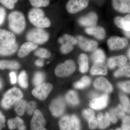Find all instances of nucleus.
<instances>
[{
  "mask_svg": "<svg viewBox=\"0 0 130 130\" xmlns=\"http://www.w3.org/2000/svg\"><path fill=\"white\" fill-rule=\"evenodd\" d=\"M28 18L31 23L38 28H48L51 25V22L45 16L44 12L39 8L31 9L28 13Z\"/></svg>",
  "mask_w": 130,
  "mask_h": 130,
  "instance_id": "f257e3e1",
  "label": "nucleus"
},
{
  "mask_svg": "<svg viewBox=\"0 0 130 130\" xmlns=\"http://www.w3.org/2000/svg\"><path fill=\"white\" fill-rule=\"evenodd\" d=\"M8 25L10 29L16 34L23 31L25 27V18L21 12L14 11L10 13L8 16Z\"/></svg>",
  "mask_w": 130,
  "mask_h": 130,
  "instance_id": "f03ea898",
  "label": "nucleus"
},
{
  "mask_svg": "<svg viewBox=\"0 0 130 130\" xmlns=\"http://www.w3.org/2000/svg\"><path fill=\"white\" fill-rule=\"evenodd\" d=\"M22 92L18 88H13L4 95L1 102V105L5 109L10 108L23 97Z\"/></svg>",
  "mask_w": 130,
  "mask_h": 130,
  "instance_id": "7ed1b4c3",
  "label": "nucleus"
},
{
  "mask_svg": "<svg viewBox=\"0 0 130 130\" xmlns=\"http://www.w3.org/2000/svg\"><path fill=\"white\" fill-rule=\"evenodd\" d=\"M26 38L28 42L36 44H41L45 43L48 40L49 35L43 29L37 27L29 31Z\"/></svg>",
  "mask_w": 130,
  "mask_h": 130,
  "instance_id": "20e7f679",
  "label": "nucleus"
},
{
  "mask_svg": "<svg viewBox=\"0 0 130 130\" xmlns=\"http://www.w3.org/2000/svg\"><path fill=\"white\" fill-rule=\"evenodd\" d=\"M76 69V64L74 61L68 60L58 65L55 68V73L57 76L67 77L72 74Z\"/></svg>",
  "mask_w": 130,
  "mask_h": 130,
  "instance_id": "39448f33",
  "label": "nucleus"
},
{
  "mask_svg": "<svg viewBox=\"0 0 130 130\" xmlns=\"http://www.w3.org/2000/svg\"><path fill=\"white\" fill-rule=\"evenodd\" d=\"M58 41L61 44L60 51L63 54L70 53L73 50V45L77 43L76 38L67 34H65L62 37L60 38Z\"/></svg>",
  "mask_w": 130,
  "mask_h": 130,
  "instance_id": "423d86ee",
  "label": "nucleus"
},
{
  "mask_svg": "<svg viewBox=\"0 0 130 130\" xmlns=\"http://www.w3.org/2000/svg\"><path fill=\"white\" fill-rule=\"evenodd\" d=\"M52 89L53 86L50 84H42L33 89L32 94L38 100L44 101L47 97Z\"/></svg>",
  "mask_w": 130,
  "mask_h": 130,
  "instance_id": "0eeeda50",
  "label": "nucleus"
},
{
  "mask_svg": "<svg viewBox=\"0 0 130 130\" xmlns=\"http://www.w3.org/2000/svg\"><path fill=\"white\" fill-rule=\"evenodd\" d=\"M89 3V0H69L66 8L70 13H76L86 8Z\"/></svg>",
  "mask_w": 130,
  "mask_h": 130,
  "instance_id": "6e6552de",
  "label": "nucleus"
},
{
  "mask_svg": "<svg viewBox=\"0 0 130 130\" xmlns=\"http://www.w3.org/2000/svg\"><path fill=\"white\" fill-rule=\"evenodd\" d=\"M66 104L61 98L55 99L51 102L49 109L53 116L58 117L62 115L64 112Z\"/></svg>",
  "mask_w": 130,
  "mask_h": 130,
  "instance_id": "1a4fd4ad",
  "label": "nucleus"
},
{
  "mask_svg": "<svg viewBox=\"0 0 130 130\" xmlns=\"http://www.w3.org/2000/svg\"><path fill=\"white\" fill-rule=\"evenodd\" d=\"M76 38L79 47L84 51H93L97 48L98 43L95 41L85 38L81 36H77Z\"/></svg>",
  "mask_w": 130,
  "mask_h": 130,
  "instance_id": "9d476101",
  "label": "nucleus"
},
{
  "mask_svg": "<svg viewBox=\"0 0 130 130\" xmlns=\"http://www.w3.org/2000/svg\"><path fill=\"white\" fill-rule=\"evenodd\" d=\"M128 42L125 38L113 36L110 37L107 41L108 47L112 50L122 49L128 45Z\"/></svg>",
  "mask_w": 130,
  "mask_h": 130,
  "instance_id": "9b49d317",
  "label": "nucleus"
},
{
  "mask_svg": "<svg viewBox=\"0 0 130 130\" xmlns=\"http://www.w3.org/2000/svg\"><path fill=\"white\" fill-rule=\"evenodd\" d=\"M45 121L40 110H35L30 122V130H42L44 129Z\"/></svg>",
  "mask_w": 130,
  "mask_h": 130,
  "instance_id": "f8f14e48",
  "label": "nucleus"
},
{
  "mask_svg": "<svg viewBox=\"0 0 130 130\" xmlns=\"http://www.w3.org/2000/svg\"><path fill=\"white\" fill-rule=\"evenodd\" d=\"M98 21L97 14L94 12H90L78 20L79 24L83 26L91 28L95 26Z\"/></svg>",
  "mask_w": 130,
  "mask_h": 130,
  "instance_id": "ddd939ff",
  "label": "nucleus"
},
{
  "mask_svg": "<svg viewBox=\"0 0 130 130\" xmlns=\"http://www.w3.org/2000/svg\"><path fill=\"white\" fill-rule=\"evenodd\" d=\"M16 37L12 32L6 30H0V44L2 46H9L15 43Z\"/></svg>",
  "mask_w": 130,
  "mask_h": 130,
  "instance_id": "4468645a",
  "label": "nucleus"
},
{
  "mask_svg": "<svg viewBox=\"0 0 130 130\" xmlns=\"http://www.w3.org/2000/svg\"><path fill=\"white\" fill-rule=\"evenodd\" d=\"M96 89L107 93H111L113 90L112 86L109 81L105 78L100 77L96 78L93 84Z\"/></svg>",
  "mask_w": 130,
  "mask_h": 130,
  "instance_id": "2eb2a0df",
  "label": "nucleus"
},
{
  "mask_svg": "<svg viewBox=\"0 0 130 130\" xmlns=\"http://www.w3.org/2000/svg\"><path fill=\"white\" fill-rule=\"evenodd\" d=\"M108 95L104 94L98 98H94L90 103L89 105L91 108L96 110H100L106 107L108 101Z\"/></svg>",
  "mask_w": 130,
  "mask_h": 130,
  "instance_id": "dca6fc26",
  "label": "nucleus"
},
{
  "mask_svg": "<svg viewBox=\"0 0 130 130\" xmlns=\"http://www.w3.org/2000/svg\"><path fill=\"white\" fill-rule=\"evenodd\" d=\"M112 4L117 11L130 13V0H112Z\"/></svg>",
  "mask_w": 130,
  "mask_h": 130,
  "instance_id": "f3484780",
  "label": "nucleus"
},
{
  "mask_svg": "<svg viewBox=\"0 0 130 130\" xmlns=\"http://www.w3.org/2000/svg\"><path fill=\"white\" fill-rule=\"evenodd\" d=\"M107 73L106 64L104 60H98L94 61L90 71L92 75H105Z\"/></svg>",
  "mask_w": 130,
  "mask_h": 130,
  "instance_id": "a211bd4d",
  "label": "nucleus"
},
{
  "mask_svg": "<svg viewBox=\"0 0 130 130\" xmlns=\"http://www.w3.org/2000/svg\"><path fill=\"white\" fill-rule=\"evenodd\" d=\"M127 59L123 55L113 56L108 59L107 63L110 69H113L116 67H121L125 64L127 62Z\"/></svg>",
  "mask_w": 130,
  "mask_h": 130,
  "instance_id": "6ab92c4d",
  "label": "nucleus"
},
{
  "mask_svg": "<svg viewBox=\"0 0 130 130\" xmlns=\"http://www.w3.org/2000/svg\"><path fill=\"white\" fill-rule=\"evenodd\" d=\"M114 23L118 28L126 31H130V13L124 17L117 16L114 19Z\"/></svg>",
  "mask_w": 130,
  "mask_h": 130,
  "instance_id": "aec40b11",
  "label": "nucleus"
},
{
  "mask_svg": "<svg viewBox=\"0 0 130 130\" xmlns=\"http://www.w3.org/2000/svg\"><path fill=\"white\" fill-rule=\"evenodd\" d=\"M37 45L31 42H28L23 44L19 50L18 55L20 58L27 56L31 51L36 50Z\"/></svg>",
  "mask_w": 130,
  "mask_h": 130,
  "instance_id": "412c9836",
  "label": "nucleus"
},
{
  "mask_svg": "<svg viewBox=\"0 0 130 130\" xmlns=\"http://www.w3.org/2000/svg\"><path fill=\"white\" fill-rule=\"evenodd\" d=\"M85 32L89 35H92L98 40L104 39L106 32L104 28L100 26H94L86 28Z\"/></svg>",
  "mask_w": 130,
  "mask_h": 130,
  "instance_id": "4be33fe9",
  "label": "nucleus"
},
{
  "mask_svg": "<svg viewBox=\"0 0 130 130\" xmlns=\"http://www.w3.org/2000/svg\"><path fill=\"white\" fill-rule=\"evenodd\" d=\"M20 67L19 63L15 60H2L0 61V68L1 70H17Z\"/></svg>",
  "mask_w": 130,
  "mask_h": 130,
  "instance_id": "5701e85b",
  "label": "nucleus"
},
{
  "mask_svg": "<svg viewBox=\"0 0 130 130\" xmlns=\"http://www.w3.org/2000/svg\"><path fill=\"white\" fill-rule=\"evenodd\" d=\"M79 66V70L82 73H85L88 70V59L85 54H81L78 57V60Z\"/></svg>",
  "mask_w": 130,
  "mask_h": 130,
  "instance_id": "b1692460",
  "label": "nucleus"
},
{
  "mask_svg": "<svg viewBox=\"0 0 130 130\" xmlns=\"http://www.w3.org/2000/svg\"><path fill=\"white\" fill-rule=\"evenodd\" d=\"M18 44L14 43L9 46H0V54L2 56H8L14 53L18 50Z\"/></svg>",
  "mask_w": 130,
  "mask_h": 130,
  "instance_id": "393cba45",
  "label": "nucleus"
},
{
  "mask_svg": "<svg viewBox=\"0 0 130 130\" xmlns=\"http://www.w3.org/2000/svg\"><path fill=\"white\" fill-rule=\"evenodd\" d=\"M66 101L70 105L72 106H76L79 103L78 96L76 91L70 90L66 95Z\"/></svg>",
  "mask_w": 130,
  "mask_h": 130,
  "instance_id": "a878e982",
  "label": "nucleus"
},
{
  "mask_svg": "<svg viewBox=\"0 0 130 130\" xmlns=\"http://www.w3.org/2000/svg\"><path fill=\"white\" fill-rule=\"evenodd\" d=\"M115 77L125 76L130 77V63H126L114 73Z\"/></svg>",
  "mask_w": 130,
  "mask_h": 130,
  "instance_id": "bb28decb",
  "label": "nucleus"
},
{
  "mask_svg": "<svg viewBox=\"0 0 130 130\" xmlns=\"http://www.w3.org/2000/svg\"><path fill=\"white\" fill-rule=\"evenodd\" d=\"M60 130H71V118L68 115H65L59 121Z\"/></svg>",
  "mask_w": 130,
  "mask_h": 130,
  "instance_id": "cd10ccee",
  "label": "nucleus"
},
{
  "mask_svg": "<svg viewBox=\"0 0 130 130\" xmlns=\"http://www.w3.org/2000/svg\"><path fill=\"white\" fill-rule=\"evenodd\" d=\"M27 103L25 101L20 100L16 103L15 105V110L16 113L19 116H22L26 111Z\"/></svg>",
  "mask_w": 130,
  "mask_h": 130,
  "instance_id": "c85d7f7f",
  "label": "nucleus"
},
{
  "mask_svg": "<svg viewBox=\"0 0 130 130\" xmlns=\"http://www.w3.org/2000/svg\"><path fill=\"white\" fill-rule=\"evenodd\" d=\"M90 81V78L89 77L84 76L80 80L74 84V88L78 89L84 88L89 85Z\"/></svg>",
  "mask_w": 130,
  "mask_h": 130,
  "instance_id": "c756f323",
  "label": "nucleus"
},
{
  "mask_svg": "<svg viewBox=\"0 0 130 130\" xmlns=\"http://www.w3.org/2000/svg\"><path fill=\"white\" fill-rule=\"evenodd\" d=\"M98 127L100 129H103L107 128L108 126H109L111 121L109 113H106L103 115L102 118L100 120H98Z\"/></svg>",
  "mask_w": 130,
  "mask_h": 130,
  "instance_id": "7c9ffc66",
  "label": "nucleus"
},
{
  "mask_svg": "<svg viewBox=\"0 0 130 130\" xmlns=\"http://www.w3.org/2000/svg\"><path fill=\"white\" fill-rule=\"evenodd\" d=\"M106 56L104 51L101 49H96L91 56V59L94 61L98 60H105Z\"/></svg>",
  "mask_w": 130,
  "mask_h": 130,
  "instance_id": "2f4dec72",
  "label": "nucleus"
},
{
  "mask_svg": "<svg viewBox=\"0 0 130 130\" xmlns=\"http://www.w3.org/2000/svg\"><path fill=\"white\" fill-rule=\"evenodd\" d=\"M119 97L125 111L127 113L130 114V101L129 98L122 93L120 94Z\"/></svg>",
  "mask_w": 130,
  "mask_h": 130,
  "instance_id": "473e14b6",
  "label": "nucleus"
},
{
  "mask_svg": "<svg viewBox=\"0 0 130 130\" xmlns=\"http://www.w3.org/2000/svg\"><path fill=\"white\" fill-rule=\"evenodd\" d=\"M19 83L21 88H26L28 86V76L25 71H22L19 76Z\"/></svg>",
  "mask_w": 130,
  "mask_h": 130,
  "instance_id": "72a5a7b5",
  "label": "nucleus"
},
{
  "mask_svg": "<svg viewBox=\"0 0 130 130\" xmlns=\"http://www.w3.org/2000/svg\"><path fill=\"white\" fill-rule=\"evenodd\" d=\"M34 54L36 56L41 58H48L51 55V54L48 50L42 48L36 49L34 52Z\"/></svg>",
  "mask_w": 130,
  "mask_h": 130,
  "instance_id": "f704fd0d",
  "label": "nucleus"
},
{
  "mask_svg": "<svg viewBox=\"0 0 130 130\" xmlns=\"http://www.w3.org/2000/svg\"><path fill=\"white\" fill-rule=\"evenodd\" d=\"M44 75L43 73L38 72L36 73L33 79V83L35 86H37L41 85L44 81Z\"/></svg>",
  "mask_w": 130,
  "mask_h": 130,
  "instance_id": "c9c22d12",
  "label": "nucleus"
},
{
  "mask_svg": "<svg viewBox=\"0 0 130 130\" xmlns=\"http://www.w3.org/2000/svg\"><path fill=\"white\" fill-rule=\"evenodd\" d=\"M71 130H81V124L78 118L75 115L71 118Z\"/></svg>",
  "mask_w": 130,
  "mask_h": 130,
  "instance_id": "e433bc0d",
  "label": "nucleus"
},
{
  "mask_svg": "<svg viewBox=\"0 0 130 130\" xmlns=\"http://www.w3.org/2000/svg\"><path fill=\"white\" fill-rule=\"evenodd\" d=\"M30 4L34 8L46 7L49 4V0H29Z\"/></svg>",
  "mask_w": 130,
  "mask_h": 130,
  "instance_id": "4c0bfd02",
  "label": "nucleus"
},
{
  "mask_svg": "<svg viewBox=\"0 0 130 130\" xmlns=\"http://www.w3.org/2000/svg\"><path fill=\"white\" fill-rule=\"evenodd\" d=\"M114 111L118 119H123L125 116V111L121 105H119L116 108H114Z\"/></svg>",
  "mask_w": 130,
  "mask_h": 130,
  "instance_id": "58836bf2",
  "label": "nucleus"
},
{
  "mask_svg": "<svg viewBox=\"0 0 130 130\" xmlns=\"http://www.w3.org/2000/svg\"><path fill=\"white\" fill-rule=\"evenodd\" d=\"M83 115L84 118L88 121L95 117L94 112L90 109H84L83 112Z\"/></svg>",
  "mask_w": 130,
  "mask_h": 130,
  "instance_id": "ea45409f",
  "label": "nucleus"
},
{
  "mask_svg": "<svg viewBox=\"0 0 130 130\" xmlns=\"http://www.w3.org/2000/svg\"><path fill=\"white\" fill-rule=\"evenodd\" d=\"M1 3L8 9H12L14 8V5L18 0H0Z\"/></svg>",
  "mask_w": 130,
  "mask_h": 130,
  "instance_id": "a19ab883",
  "label": "nucleus"
},
{
  "mask_svg": "<svg viewBox=\"0 0 130 130\" xmlns=\"http://www.w3.org/2000/svg\"><path fill=\"white\" fill-rule=\"evenodd\" d=\"M118 86L123 91L130 94V81L119 83L118 84Z\"/></svg>",
  "mask_w": 130,
  "mask_h": 130,
  "instance_id": "79ce46f5",
  "label": "nucleus"
},
{
  "mask_svg": "<svg viewBox=\"0 0 130 130\" xmlns=\"http://www.w3.org/2000/svg\"><path fill=\"white\" fill-rule=\"evenodd\" d=\"M121 128L123 130H130V116L127 115L123 118Z\"/></svg>",
  "mask_w": 130,
  "mask_h": 130,
  "instance_id": "37998d69",
  "label": "nucleus"
},
{
  "mask_svg": "<svg viewBox=\"0 0 130 130\" xmlns=\"http://www.w3.org/2000/svg\"><path fill=\"white\" fill-rule=\"evenodd\" d=\"M36 107V103L35 102L31 101L27 103L26 111L29 115L32 114Z\"/></svg>",
  "mask_w": 130,
  "mask_h": 130,
  "instance_id": "c03bdc74",
  "label": "nucleus"
},
{
  "mask_svg": "<svg viewBox=\"0 0 130 130\" xmlns=\"http://www.w3.org/2000/svg\"><path fill=\"white\" fill-rule=\"evenodd\" d=\"M88 121L89 128L91 129H94L98 126V121L95 117L90 120Z\"/></svg>",
  "mask_w": 130,
  "mask_h": 130,
  "instance_id": "a18cd8bd",
  "label": "nucleus"
},
{
  "mask_svg": "<svg viewBox=\"0 0 130 130\" xmlns=\"http://www.w3.org/2000/svg\"><path fill=\"white\" fill-rule=\"evenodd\" d=\"M8 125L10 129H14L17 128V122L16 118L9 119L8 121Z\"/></svg>",
  "mask_w": 130,
  "mask_h": 130,
  "instance_id": "49530a36",
  "label": "nucleus"
},
{
  "mask_svg": "<svg viewBox=\"0 0 130 130\" xmlns=\"http://www.w3.org/2000/svg\"><path fill=\"white\" fill-rule=\"evenodd\" d=\"M17 122V128L18 130H25V126L24 124V121L19 117H16Z\"/></svg>",
  "mask_w": 130,
  "mask_h": 130,
  "instance_id": "de8ad7c7",
  "label": "nucleus"
},
{
  "mask_svg": "<svg viewBox=\"0 0 130 130\" xmlns=\"http://www.w3.org/2000/svg\"><path fill=\"white\" fill-rule=\"evenodd\" d=\"M109 115L111 122L113 123H116L118 118L115 112L114 108L111 109L109 112Z\"/></svg>",
  "mask_w": 130,
  "mask_h": 130,
  "instance_id": "09e8293b",
  "label": "nucleus"
},
{
  "mask_svg": "<svg viewBox=\"0 0 130 130\" xmlns=\"http://www.w3.org/2000/svg\"><path fill=\"white\" fill-rule=\"evenodd\" d=\"M6 13L5 9L3 7L0 8V24L1 25L3 23L6 17Z\"/></svg>",
  "mask_w": 130,
  "mask_h": 130,
  "instance_id": "8fccbe9b",
  "label": "nucleus"
},
{
  "mask_svg": "<svg viewBox=\"0 0 130 130\" xmlns=\"http://www.w3.org/2000/svg\"><path fill=\"white\" fill-rule=\"evenodd\" d=\"M5 118L4 115L3 114L2 112H1L0 113V127L1 130L5 126Z\"/></svg>",
  "mask_w": 130,
  "mask_h": 130,
  "instance_id": "3c124183",
  "label": "nucleus"
},
{
  "mask_svg": "<svg viewBox=\"0 0 130 130\" xmlns=\"http://www.w3.org/2000/svg\"><path fill=\"white\" fill-rule=\"evenodd\" d=\"M10 79H11V83L13 84L16 83L17 81V77H16V73L13 72L10 73L9 74Z\"/></svg>",
  "mask_w": 130,
  "mask_h": 130,
  "instance_id": "603ef678",
  "label": "nucleus"
},
{
  "mask_svg": "<svg viewBox=\"0 0 130 130\" xmlns=\"http://www.w3.org/2000/svg\"><path fill=\"white\" fill-rule=\"evenodd\" d=\"M35 64L37 66L42 67L44 65V63H43V61L42 60L39 59H38L36 61Z\"/></svg>",
  "mask_w": 130,
  "mask_h": 130,
  "instance_id": "864d4df0",
  "label": "nucleus"
},
{
  "mask_svg": "<svg viewBox=\"0 0 130 130\" xmlns=\"http://www.w3.org/2000/svg\"><path fill=\"white\" fill-rule=\"evenodd\" d=\"M98 94L95 92H91L90 94V96L91 98H95L96 97L98 96Z\"/></svg>",
  "mask_w": 130,
  "mask_h": 130,
  "instance_id": "5fc2aeb1",
  "label": "nucleus"
},
{
  "mask_svg": "<svg viewBox=\"0 0 130 130\" xmlns=\"http://www.w3.org/2000/svg\"><path fill=\"white\" fill-rule=\"evenodd\" d=\"M123 32H124L125 36L126 37L130 38V31H126L124 30Z\"/></svg>",
  "mask_w": 130,
  "mask_h": 130,
  "instance_id": "6e6d98bb",
  "label": "nucleus"
},
{
  "mask_svg": "<svg viewBox=\"0 0 130 130\" xmlns=\"http://www.w3.org/2000/svg\"><path fill=\"white\" fill-rule=\"evenodd\" d=\"M128 58H129V59L130 60V47L129 48V50H128Z\"/></svg>",
  "mask_w": 130,
  "mask_h": 130,
  "instance_id": "4d7b16f0",
  "label": "nucleus"
},
{
  "mask_svg": "<svg viewBox=\"0 0 130 130\" xmlns=\"http://www.w3.org/2000/svg\"><path fill=\"white\" fill-rule=\"evenodd\" d=\"M2 87V81L1 80V88Z\"/></svg>",
  "mask_w": 130,
  "mask_h": 130,
  "instance_id": "13d9d810",
  "label": "nucleus"
},
{
  "mask_svg": "<svg viewBox=\"0 0 130 130\" xmlns=\"http://www.w3.org/2000/svg\"><path fill=\"white\" fill-rule=\"evenodd\" d=\"M116 130H122V129H120V128H118L116 129Z\"/></svg>",
  "mask_w": 130,
  "mask_h": 130,
  "instance_id": "bf43d9fd",
  "label": "nucleus"
},
{
  "mask_svg": "<svg viewBox=\"0 0 130 130\" xmlns=\"http://www.w3.org/2000/svg\"><path fill=\"white\" fill-rule=\"evenodd\" d=\"M42 130H46V129H43Z\"/></svg>",
  "mask_w": 130,
  "mask_h": 130,
  "instance_id": "052dcab7",
  "label": "nucleus"
},
{
  "mask_svg": "<svg viewBox=\"0 0 130 130\" xmlns=\"http://www.w3.org/2000/svg\"></svg>",
  "mask_w": 130,
  "mask_h": 130,
  "instance_id": "680f3d73",
  "label": "nucleus"
}]
</instances>
